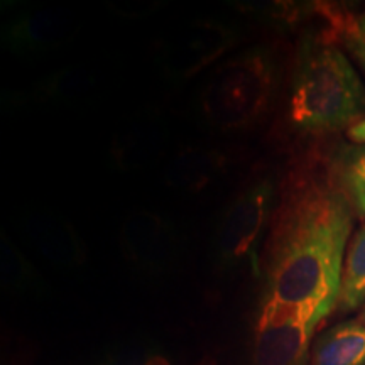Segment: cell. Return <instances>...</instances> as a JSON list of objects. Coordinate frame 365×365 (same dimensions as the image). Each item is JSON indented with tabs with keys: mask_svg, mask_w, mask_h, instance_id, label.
I'll list each match as a JSON object with an SVG mask.
<instances>
[{
	"mask_svg": "<svg viewBox=\"0 0 365 365\" xmlns=\"http://www.w3.org/2000/svg\"><path fill=\"white\" fill-rule=\"evenodd\" d=\"M354 215L333 182L308 180L287 188L271 218L264 249L262 303L333 312L340 299Z\"/></svg>",
	"mask_w": 365,
	"mask_h": 365,
	"instance_id": "obj_1",
	"label": "cell"
},
{
	"mask_svg": "<svg viewBox=\"0 0 365 365\" xmlns=\"http://www.w3.org/2000/svg\"><path fill=\"white\" fill-rule=\"evenodd\" d=\"M365 115V86L340 48L325 41L301 44L287 98V118L304 134H330Z\"/></svg>",
	"mask_w": 365,
	"mask_h": 365,
	"instance_id": "obj_2",
	"label": "cell"
},
{
	"mask_svg": "<svg viewBox=\"0 0 365 365\" xmlns=\"http://www.w3.org/2000/svg\"><path fill=\"white\" fill-rule=\"evenodd\" d=\"M276 88V63L266 48L245 49L215 68L203 86L200 107L218 130H240L257 124Z\"/></svg>",
	"mask_w": 365,
	"mask_h": 365,
	"instance_id": "obj_3",
	"label": "cell"
},
{
	"mask_svg": "<svg viewBox=\"0 0 365 365\" xmlns=\"http://www.w3.org/2000/svg\"><path fill=\"white\" fill-rule=\"evenodd\" d=\"M330 313L322 307L262 303L255 325L254 365H304L314 331Z\"/></svg>",
	"mask_w": 365,
	"mask_h": 365,
	"instance_id": "obj_4",
	"label": "cell"
},
{
	"mask_svg": "<svg viewBox=\"0 0 365 365\" xmlns=\"http://www.w3.org/2000/svg\"><path fill=\"white\" fill-rule=\"evenodd\" d=\"M272 202V181L261 178L228 203L217 230V250L223 262H239L252 252L271 215Z\"/></svg>",
	"mask_w": 365,
	"mask_h": 365,
	"instance_id": "obj_5",
	"label": "cell"
},
{
	"mask_svg": "<svg viewBox=\"0 0 365 365\" xmlns=\"http://www.w3.org/2000/svg\"><path fill=\"white\" fill-rule=\"evenodd\" d=\"M237 33L218 21H191L164 38L159 61L178 78H190L217 61L235 44Z\"/></svg>",
	"mask_w": 365,
	"mask_h": 365,
	"instance_id": "obj_6",
	"label": "cell"
},
{
	"mask_svg": "<svg viewBox=\"0 0 365 365\" xmlns=\"http://www.w3.org/2000/svg\"><path fill=\"white\" fill-rule=\"evenodd\" d=\"M80 21L75 12L61 7L31 11L9 22L4 43L16 54H46L61 48L78 34Z\"/></svg>",
	"mask_w": 365,
	"mask_h": 365,
	"instance_id": "obj_7",
	"label": "cell"
},
{
	"mask_svg": "<svg viewBox=\"0 0 365 365\" xmlns=\"http://www.w3.org/2000/svg\"><path fill=\"white\" fill-rule=\"evenodd\" d=\"M120 247L135 266H171L178 254V237L161 215L149 210H134L120 227Z\"/></svg>",
	"mask_w": 365,
	"mask_h": 365,
	"instance_id": "obj_8",
	"label": "cell"
},
{
	"mask_svg": "<svg viewBox=\"0 0 365 365\" xmlns=\"http://www.w3.org/2000/svg\"><path fill=\"white\" fill-rule=\"evenodd\" d=\"M22 228L36 250L58 266H76L83 261V247L75 228L56 213H29Z\"/></svg>",
	"mask_w": 365,
	"mask_h": 365,
	"instance_id": "obj_9",
	"label": "cell"
},
{
	"mask_svg": "<svg viewBox=\"0 0 365 365\" xmlns=\"http://www.w3.org/2000/svg\"><path fill=\"white\" fill-rule=\"evenodd\" d=\"M225 158L215 149L186 148L166 170V185L180 191H202L223 171Z\"/></svg>",
	"mask_w": 365,
	"mask_h": 365,
	"instance_id": "obj_10",
	"label": "cell"
},
{
	"mask_svg": "<svg viewBox=\"0 0 365 365\" xmlns=\"http://www.w3.org/2000/svg\"><path fill=\"white\" fill-rule=\"evenodd\" d=\"M309 365H365V323L350 319L322 333Z\"/></svg>",
	"mask_w": 365,
	"mask_h": 365,
	"instance_id": "obj_11",
	"label": "cell"
},
{
	"mask_svg": "<svg viewBox=\"0 0 365 365\" xmlns=\"http://www.w3.org/2000/svg\"><path fill=\"white\" fill-rule=\"evenodd\" d=\"M333 185L349 200L357 217H365V144L341 148L333 159Z\"/></svg>",
	"mask_w": 365,
	"mask_h": 365,
	"instance_id": "obj_12",
	"label": "cell"
},
{
	"mask_svg": "<svg viewBox=\"0 0 365 365\" xmlns=\"http://www.w3.org/2000/svg\"><path fill=\"white\" fill-rule=\"evenodd\" d=\"M365 303V223L354 235L345 255L339 304L344 312H354Z\"/></svg>",
	"mask_w": 365,
	"mask_h": 365,
	"instance_id": "obj_13",
	"label": "cell"
},
{
	"mask_svg": "<svg viewBox=\"0 0 365 365\" xmlns=\"http://www.w3.org/2000/svg\"><path fill=\"white\" fill-rule=\"evenodd\" d=\"M93 88V81L90 76L80 75V73H58L48 85V91L58 100H76L81 95L88 93Z\"/></svg>",
	"mask_w": 365,
	"mask_h": 365,
	"instance_id": "obj_14",
	"label": "cell"
},
{
	"mask_svg": "<svg viewBox=\"0 0 365 365\" xmlns=\"http://www.w3.org/2000/svg\"><path fill=\"white\" fill-rule=\"evenodd\" d=\"M344 41L365 73V12L349 21Z\"/></svg>",
	"mask_w": 365,
	"mask_h": 365,
	"instance_id": "obj_15",
	"label": "cell"
},
{
	"mask_svg": "<svg viewBox=\"0 0 365 365\" xmlns=\"http://www.w3.org/2000/svg\"><path fill=\"white\" fill-rule=\"evenodd\" d=\"M349 137L357 144H365V118L349 129Z\"/></svg>",
	"mask_w": 365,
	"mask_h": 365,
	"instance_id": "obj_16",
	"label": "cell"
},
{
	"mask_svg": "<svg viewBox=\"0 0 365 365\" xmlns=\"http://www.w3.org/2000/svg\"><path fill=\"white\" fill-rule=\"evenodd\" d=\"M360 322H362V323H365V303H364V309H362V314H360Z\"/></svg>",
	"mask_w": 365,
	"mask_h": 365,
	"instance_id": "obj_17",
	"label": "cell"
}]
</instances>
